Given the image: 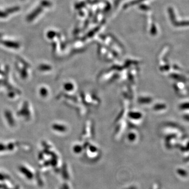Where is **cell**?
<instances>
[{
    "mask_svg": "<svg viewBox=\"0 0 189 189\" xmlns=\"http://www.w3.org/2000/svg\"><path fill=\"white\" fill-rule=\"evenodd\" d=\"M44 8L42 5H39V6H37L34 9V10L32 12L31 14H29L26 18V20L29 22H31L33 20H35L37 16L39 15L41 13H42L43 10Z\"/></svg>",
    "mask_w": 189,
    "mask_h": 189,
    "instance_id": "obj_1",
    "label": "cell"
},
{
    "mask_svg": "<svg viewBox=\"0 0 189 189\" xmlns=\"http://www.w3.org/2000/svg\"><path fill=\"white\" fill-rule=\"evenodd\" d=\"M0 43L4 45L7 47L14 48H18L20 47V44L18 43L10 41H4V40H0Z\"/></svg>",
    "mask_w": 189,
    "mask_h": 189,
    "instance_id": "obj_2",
    "label": "cell"
},
{
    "mask_svg": "<svg viewBox=\"0 0 189 189\" xmlns=\"http://www.w3.org/2000/svg\"><path fill=\"white\" fill-rule=\"evenodd\" d=\"M21 8L18 6H15L13 7H10V8H7L5 11L10 15V14H12V13H15L16 12H18L19 10H20Z\"/></svg>",
    "mask_w": 189,
    "mask_h": 189,
    "instance_id": "obj_3",
    "label": "cell"
},
{
    "mask_svg": "<svg viewBox=\"0 0 189 189\" xmlns=\"http://www.w3.org/2000/svg\"><path fill=\"white\" fill-rule=\"evenodd\" d=\"M40 4L42 5L43 8H48L51 6V2L47 0H42L40 3Z\"/></svg>",
    "mask_w": 189,
    "mask_h": 189,
    "instance_id": "obj_4",
    "label": "cell"
},
{
    "mask_svg": "<svg viewBox=\"0 0 189 189\" xmlns=\"http://www.w3.org/2000/svg\"><path fill=\"white\" fill-rule=\"evenodd\" d=\"M8 15L9 14L5 10H0V18H6Z\"/></svg>",
    "mask_w": 189,
    "mask_h": 189,
    "instance_id": "obj_5",
    "label": "cell"
},
{
    "mask_svg": "<svg viewBox=\"0 0 189 189\" xmlns=\"http://www.w3.org/2000/svg\"><path fill=\"white\" fill-rule=\"evenodd\" d=\"M2 36V34H0V37H1Z\"/></svg>",
    "mask_w": 189,
    "mask_h": 189,
    "instance_id": "obj_6",
    "label": "cell"
},
{
    "mask_svg": "<svg viewBox=\"0 0 189 189\" xmlns=\"http://www.w3.org/2000/svg\"><path fill=\"white\" fill-rule=\"evenodd\" d=\"M21 1H24V0H21Z\"/></svg>",
    "mask_w": 189,
    "mask_h": 189,
    "instance_id": "obj_7",
    "label": "cell"
}]
</instances>
